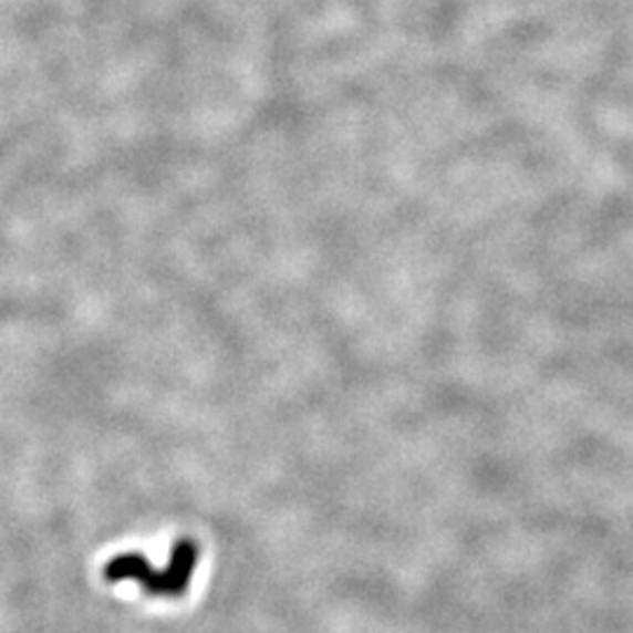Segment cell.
<instances>
[{
  "label": "cell",
  "mask_w": 633,
  "mask_h": 633,
  "mask_svg": "<svg viewBox=\"0 0 633 633\" xmlns=\"http://www.w3.org/2000/svg\"><path fill=\"white\" fill-rule=\"evenodd\" d=\"M197 549L193 542H179L165 572L153 568L144 557H138V553H125V557H117L106 565V578L111 582L134 580L142 584L151 596H179L190 584Z\"/></svg>",
  "instance_id": "obj_1"
}]
</instances>
